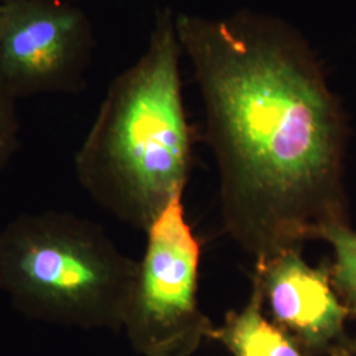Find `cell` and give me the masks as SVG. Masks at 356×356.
<instances>
[{
    "label": "cell",
    "mask_w": 356,
    "mask_h": 356,
    "mask_svg": "<svg viewBox=\"0 0 356 356\" xmlns=\"http://www.w3.org/2000/svg\"><path fill=\"white\" fill-rule=\"evenodd\" d=\"M17 98L0 82V172L11 161L20 144Z\"/></svg>",
    "instance_id": "cell-9"
},
{
    "label": "cell",
    "mask_w": 356,
    "mask_h": 356,
    "mask_svg": "<svg viewBox=\"0 0 356 356\" xmlns=\"http://www.w3.org/2000/svg\"><path fill=\"white\" fill-rule=\"evenodd\" d=\"M327 356H356V338L346 337L341 342L334 344L326 354Z\"/></svg>",
    "instance_id": "cell-10"
},
{
    "label": "cell",
    "mask_w": 356,
    "mask_h": 356,
    "mask_svg": "<svg viewBox=\"0 0 356 356\" xmlns=\"http://www.w3.org/2000/svg\"><path fill=\"white\" fill-rule=\"evenodd\" d=\"M264 296L252 277L250 300L239 312H229L225 322L213 327L210 338L223 344L232 356H309L288 331L263 313Z\"/></svg>",
    "instance_id": "cell-7"
},
{
    "label": "cell",
    "mask_w": 356,
    "mask_h": 356,
    "mask_svg": "<svg viewBox=\"0 0 356 356\" xmlns=\"http://www.w3.org/2000/svg\"><path fill=\"white\" fill-rule=\"evenodd\" d=\"M8 1H13V0H0V3H8ZM76 1V0H74Z\"/></svg>",
    "instance_id": "cell-12"
},
{
    "label": "cell",
    "mask_w": 356,
    "mask_h": 356,
    "mask_svg": "<svg viewBox=\"0 0 356 356\" xmlns=\"http://www.w3.org/2000/svg\"><path fill=\"white\" fill-rule=\"evenodd\" d=\"M4 8H6V3H0V35H1L3 20H4Z\"/></svg>",
    "instance_id": "cell-11"
},
{
    "label": "cell",
    "mask_w": 356,
    "mask_h": 356,
    "mask_svg": "<svg viewBox=\"0 0 356 356\" xmlns=\"http://www.w3.org/2000/svg\"><path fill=\"white\" fill-rule=\"evenodd\" d=\"M204 102L225 231L256 261L347 223V120L317 53L264 13L176 15Z\"/></svg>",
    "instance_id": "cell-1"
},
{
    "label": "cell",
    "mask_w": 356,
    "mask_h": 356,
    "mask_svg": "<svg viewBox=\"0 0 356 356\" xmlns=\"http://www.w3.org/2000/svg\"><path fill=\"white\" fill-rule=\"evenodd\" d=\"M318 239L334 250V263L329 267L331 284L351 317L356 319V231L347 223H335L321 231Z\"/></svg>",
    "instance_id": "cell-8"
},
{
    "label": "cell",
    "mask_w": 356,
    "mask_h": 356,
    "mask_svg": "<svg viewBox=\"0 0 356 356\" xmlns=\"http://www.w3.org/2000/svg\"><path fill=\"white\" fill-rule=\"evenodd\" d=\"M182 54L176 15L159 11L145 51L111 82L74 157L78 182L91 200L144 232L184 195L191 176Z\"/></svg>",
    "instance_id": "cell-2"
},
{
    "label": "cell",
    "mask_w": 356,
    "mask_h": 356,
    "mask_svg": "<svg viewBox=\"0 0 356 356\" xmlns=\"http://www.w3.org/2000/svg\"><path fill=\"white\" fill-rule=\"evenodd\" d=\"M145 234L122 330L139 355L191 356L214 326L198 304L201 243L186 220L182 195Z\"/></svg>",
    "instance_id": "cell-4"
},
{
    "label": "cell",
    "mask_w": 356,
    "mask_h": 356,
    "mask_svg": "<svg viewBox=\"0 0 356 356\" xmlns=\"http://www.w3.org/2000/svg\"><path fill=\"white\" fill-rule=\"evenodd\" d=\"M257 279L272 321L301 344L309 356L326 355L347 335L351 317L331 284L329 267H310L301 248L256 261Z\"/></svg>",
    "instance_id": "cell-6"
},
{
    "label": "cell",
    "mask_w": 356,
    "mask_h": 356,
    "mask_svg": "<svg viewBox=\"0 0 356 356\" xmlns=\"http://www.w3.org/2000/svg\"><path fill=\"white\" fill-rule=\"evenodd\" d=\"M94 44L90 19L74 0L8 1L0 35V82L17 99L79 92Z\"/></svg>",
    "instance_id": "cell-5"
},
{
    "label": "cell",
    "mask_w": 356,
    "mask_h": 356,
    "mask_svg": "<svg viewBox=\"0 0 356 356\" xmlns=\"http://www.w3.org/2000/svg\"><path fill=\"white\" fill-rule=\"evenodd\" d=\"M138 263L72 213L23 214L0 231V291L24 317L47 323L122 330Z\"/></svg>",
    "instance_id": "cell-3"
}]
</instances>
